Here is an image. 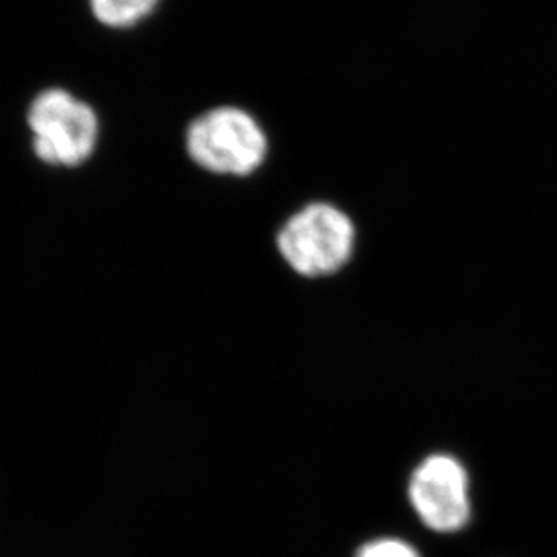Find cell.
<instances>
[{
  "instance_id": "1",
  "label": "cell",
  "mask_w": 557,
  "mask_h": 557,
  "mask_svg": "<svg viewBox=\"0 0 557 557\" xmlns=\"http://www.w3.org/2000/svg\"><path fill=\"white\" fill-rule=\"evenodd\" d=\"M186 152L210 174L248 177L268 159L269 141L257 117L248 111L216 107L189 123Z\"/></svg>"
},
{
  "instance_id": "2",
  "label": "cell",
  "mask_w": 557,
  "mask_h": 557,
  "mask_svg": "<svg viewBox=\"0 0 557 557\" xmlns=\"http://www.w3.org/2000/svg\"><path fill=\"white\" fill-rule=\"evenodd\" d=\"M33 152L54 169H76L89 161L100 141V120L87 101L51 87L27 109Z\"/></svg>"
},
{
  "instance_id": "3",
  "label": "cell",
  "mask_w": 557,
  "mask_h": 557,
  "mask_svg": "<svg viewBox=\"0 0 557 557\" xmlns=\"http://www.w3.org/2000/svg\"><path fill=\"white\" fill-rule=\"evenodd\" d=\"M356 232L343 211L314 202L285 222L276 237L280 255L309 278L337 273L352 255Z\"/></svg>"
},
{
  "instance_id": "4",
  "label": "cell",
  "mask_w": 557,
  "mask_h": 557,
  "mask_svg": "<svg viewBox=\"0 0 557 557\" xmlns=\"http://www.w3.org/2000/svg\"><path fill=\"white\" fill-rule=\"evenodd\" d=\"M408 499L417 518L438 534L462 531L473 515L468 471L447 453H433L413 469Z\"/></svg>"
},
{
  "instance_id": "5",
  "label": "cell",
  "mask_w": 557,
  "mask_h": 557,
  "mask_svg": "<svg viewBox=\"0 0 557 557\" xmlns=\"http://www.w3.org/2000/svg\"><path fill=\"white\" fill-rule=\"evenodd\" d=\"M159 0H89L90 13L101 26L128 29L147 21Z\"/></svg>"
},
{
  "instance_id": "6",
  "label": "cell",
  "mask_w": 557,
  "mask_h": 557,
  "mask_svg": "<svg viewBox=\"0 0 557 557\" xmlns=\"http://www.w3.org/2000/svg\"><path fill=\"white\" fill-rule=\"evenodd\" d=\"M356 557H421V554L400 537L383 536L361 545Z\"/></svg>"
}]
</instances>
